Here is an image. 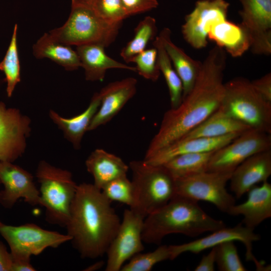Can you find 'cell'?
<instances>
[{"label": "cell", "mask_w": 271, "mask_h": 271, "mask_svg": "<svg viewBox=\"0 0 271 271\" xmlns=\"http://www.w3.org/2000/svg\"><path fill=\"white\" fill-rule=\"evenodd\" d=\"M225 60L222 48L216 46L210 51L192 90L178 107L164 113L144 160L181 139L218 109L224 92Z\"/></svg>", "instance_id": "obj_1"}, {"label": "cell", "mask_w": 271, "mask_h": 271, "mask_svg": "<svg viewBox=\"0 0 271 271\" xmlns=\"http://www.w3.org/2000/svg\"><path fill=\"white\" fill-rule=\"evenodd\" d=\"M110 204L93 184L78 185L65 227L81 257L95 259L106 254L121 222Z\"/></svg>", "instance_id": "obj_2"}, {"label": "cell", "mask_w": 271, "mask_h": 271, "mask_svg": "<svg viewBox=\"0 0 271 271\" xmlns=\"http://www.w3.org/2000/svg\"><path fill=\"white\" fill-rule=\"evenodd\" d=\"M220 220L208 215L194 200L176 195L168 203L146 216L144 221V242L160 244L167 235L198 236L225 227Z\"/></svg>", "instance_id": "obj_3"}, {"label": "cell", "mask_w": 271, "mask_h": 271, "mask_svg": "<svg viewBox=\"0 0 271 271\" xmlns=\"http://www.w3.org/2000/svg\"><path fill=\"white\" fill-rule=\"evenodd\" d=\"M129 168L133 192L129 208L144 218L159 210L175 195V181L163 165L143 160L131 161Z\"/></svg>", "instance_id": "obj_4"}, {"label": "cell", "mask_w": 271, "mask_h": 271, "mask_svg": "<svg viewBox=\"0 0 271 271\" xmlns=\"http://www.w3.org/2000/svg\"><path fill=\"white\" fill-rule=\"evenodd\" d=\"M218 109L250 129L271 134V102L263 99L246 78L237 77L224 83Z\"/></svg>", "instance_id": "obj_5"}, {"label": "cell", "mask_w": 271, "mask_h": 271, "mask_svg": "<svg viewBox=\"0 0 271 271\" xmlns=\"http://www.w3.org/2000/svg\"><path fill=\"white\" fill-rule=\"evenodd\" d=\"M36 177L40 184V205L45 208L46 221L65 227L78 186L71 173L41 160Z\"/></svg>", "instance_id": "obj_6"}, {"label": "cell", "mask_w": 271, "mask_h": 271, "mask_svg": "<svg viewBox=\"0 0 271 271\" xmlns=\"http://www.w3.org/2000/svg\"><path fill=\"white\" fill-rule=\"evenodd\" d=\"M121 24L105 20L91 7L71 6L65 23L49 33L57 41L69 46L97 44L105 48L114 41Z\"/></svg>", "instance_id": "obj_7"}, {"label": "cell", "mask_w": 271, "mask_h": 271, "mask_svg": "<svg viewBox=\"0 0 271 271\" xmlns=\"http://www.w3.org/2000/svg\"><path fill=\"white\" fill-rule=\"evenodd\" d=\"M0 234L10 247L13 260L31 259L47 248H57L71 240L67 234L46 230L34 223L13 226L1 222Z\"/></svg>", "instance_id": "obj_8"}, {"label": "cell", "mask_w": 271, "mask_h": 271, "mask_svg": "<svg viewBox=\"0 0 271 271\" xmlns=\"http://www.w3.org/2000/svg\"><path fill=\"white\" fill-rule=\"evenodd\" d=\"M232 173L207 171L190 177L175 179L176 195L196 201H203L229 213L235 199L226 188Z\"/></svg>", "instance_id": "obj_9"}, {"label": "cell", "mask_w": 271, "mask_h": 271, "mask_svg": "<svg viewBox=\"0 0 271 271\" xmlns=\"http://www.w3.org/2000/svg\"><path fill=\"white\" fill-rule=\"evenodd\" d=\"M271 149V134L249 129L213 152L208 171L232 173L250 156Z\"/></svg>", "instance_id": "obj_10"}, {"label": "cell", "mask_w": 271, "mask_h": 271, "mask_svg": "<svg viewBox=\"0 0 271 271\" xmlns=\"http://www.w3.org/2000/svg\"><path fill=\"white\" fill-rule=\"evenodd\" d=\"M144 219L130 208L124 210L118 231L106 252L105 270H120L125 261L144 250L142 239Z\"/></svg>", "instance_id": "obj_11"}, {"label": "cell", "mask_w": 271, "mask_h": 271, "mask_svg": "<svg viewBox=\"0 0 271 271\" xmlns=\"http://www.w3.org/2000/svg\"><path fill=\"white\" fill-rule=\"evenodd\" d=\"M31 120L14 107L0 101V161L14 162L27 148Z\"/></svg>", "instance_id": "obj_12"}, {"label": "cell", "mask_w": 271, "mask_h": 271, "mask_svg": "<svg viewBox=\"0 0 271 271\" xmlns=\"http://www.w3.org/2000/svg\"><path fill=\"white\" fill-rule=\"evenodd\" d=\"M229 6L225 0L198 1L182 27L184 39L194 48L205 47L209 31L214 25L226 20Z\"/></svg>", "instance_id": "obj_13"}, {"label": "cell", "mask_w": 271, "mask_h": 271, "mask_svg": "<svg viewBox=\"0 0 271 271\" xmlns=\"http://www.w3.org/2000/svg\"><path fill=\"white\" fill-rule=\"evenodd\" d=\"M240 24L247 32L254 53H271V0H240Z\"/></svg>", "instance_id": "obj_14"}, {"label": "cell", "mask_w": 271, "mask_h": 271, "mask_svg": "<svg viewBox=\"0 0 271 271\" xmlns=\"http://www.w3.org/2000/svg\"><path fill=\"white\" fill-rule=\"evenodd\" d=\"M253 229L243 226L242 223L233 227H225L211 232L207 236L194 241L178 245H169L171 260L187 252L199 253L205 249L212 248L226 241H239L242 242L246 249V259L254 262L256 269L262 263L258 261L253 254L252 243L259 240L260 236L255 233Z\"/></svg>", "instance_id": "obj_15"}, {"label": "cell", "mask_w": 271, "mask_h": 271, "mask_svg": "<svg viewBox=\"0 0 271 271\" xmlns=\"http://www.w3.org/2000/svg\"><path fill=\"white\" fill-rule=\"evenodd\" d=\"M8 161H0V204L12 208L21 199L32 206L40 205L39 190L31 173L19 166Z\"/></svg>", "instance_id": "obj_16"}, {"label": "cell", "mask_w": 271, "mask_h": 271, "mask_svg": "<svg viewBox=\"0 0 271 271\" xmlns=\"http://www.w3.org/2000/svg\"><path fill=\"white\" fill-rule=\"evenodd\" d=\"M137 80L127 77L109 83L99 92L100 104L88 127L92 131L109 122L137 92Z\"/></svg>", "instance_id": "obj_17"}, {"label": "cell", "mask_w": 271, "mask_h": 271, "mask_svg": "<svg viewBox=\"0 0 271 271\" xmlns=\"http://www.w3.org/2000/svg\"><path fill=\"white\" fill-rule=\"evenodd\" d=\"M271 175V149L256 153L241 163L232 172L230 190L241 198L258 183L267 181Z\"/></svg>", "instance_id": "obj_18"}, {"label": "cell", "mask_w": 271, "mask_h": 271, "mask_svg": "<svg viewBox=\"0 0 271 271\" xmlns=\"http://www.w3.org/2000/svg\"><path fill=\"white\" fill-rule=\"evenodd\" d=\"M241 133H233L217 138L179 139L144 160L154 165H163L177 156L215 151L227 145Z\"/></svg>", "instance_id": "obj_19"}, {"label": "cell", "mask_w": 271, "mask_h": 271, "mask_svg": "<svg viewBox=\"0 0 271 271\" xmlns=\"http://www.w3.org/2000/svg\"><path fill=\"white\" fill-rule=\"evenodd\" d=\"M246 200L234 205L228 214L243 216L242 223L247 227L254 229L271 217V184L267 181L259 186H254L248 192Z\"/></svg>", "instance_id": "obj_20"}, {"label": "cell", "mask_w": 271, "mask_h": 271, "mask_svg": "<svg viewBox=\"0 0 271 271\" xmlns=\"http://www.w3.org/2000/svg\"><path fill=\"white\" fill-rule=\"evenodd\" d=\"M104 47L97 44L77 46L76 51L87 81H102L110 69H121L136 72L135 67L120 63L108 56Z\"/></svg>", "instance_id": "obj_21"}, {"label": "cell", "mask_w": 271, "mask_h": 271, "mask_svg": "<svg viewBox=\"0 0 271 271\" xmlns=\"http://www.w3.org/2000/svg\"><path fill=\"white\" fill-rule=\"evenodd\" d=\"M85 166L93 177V185L99 190L114 179L126 176L129 169L120 157L101 149L91 152L85 161Z\"/></svg>", "instance_id": "obj_22"}, {"label": "cell", "mask_w": 271, "mask_h": 271, "mask_svg": "<svg viewBox=\"0 0 271 271\" xmlns=\"http://www.w3.org/2000/svg\"><path fill=\"white\" fill-rule=\"evenodd\" d=\"M99 92L92 97L90 102L80 114L71 118L61 116L53 110H50L49 116L57 127L62 131L65 138L68 141L75 149L81 148V143L85 133L100 104Z\"/></svg>", "instance_id": "obj_23"}, {"label": "cell", "mask_w": 271, "mask_h": 271, "mask_svg": "<svg viewBox=\"0 0 271 271\" xmlns=\"http://www.w3.org/2000/svg\"><path fill=\"white\" fill-rule=\"evenodd\" d=\"M170 35V30L168 28H164L159 36L182 81L183 98L193 88L201 69L202 63L194 60L174 44L171 40Z\"/></svg>", "instance_id": "obj_24"}, {"label": "cell", "mask_w": 271, "mask_h": 271, "mask_svg": "<svg viewBox=\"0 0 271 271\" xmlns=\"http://www.w3.org/2000/svg\"><path fill=\"white\" fill-rule=\"evenodd\" d=\"M208 38L234 57L241 56L250 47L246 30L240 25L227 19L214 25L209 31Z\"/></svg>", "instance_id": "obj_25"}, {"label": "cell", "mask_w": 271, "mask_h": 271, "mask_svg": "<svg viewBox=\"0 0 271 271\" xmlns=\"http://www.w3.org/2000/svg\"><path fill=\"white\" fill-rule=\"evenodd\" d=\"M33 50L36 58H49L67 71H74L81 66L76 51L71 46L57 41L49 33L44 34L37 41Z\"/></svg>", "instance_id": "obj_26"}, {"label": "cell", "mask_w": 271, "mask_h": 271, "mask_svg": "<svg viewBox=\"0 0 271 271\" xmlns=\"http://www.w3.org/2000/svg\"><path fill=\"white\" fill-rule=\"evenodd\" d=\"M250 129L217 109L209 117L180 139L217 138L230 133H241Z\"/></svg>", "instance_id": "obj_27"}, {"label": "cell", "mask_w": 271, "mask_h": 271, "mask_svg": "<svg viewBox=\"0 0 271 271\" xmlns=\"http://www.w3.org/2000/svg\"><path fill=\"white\" fill-rule=\"evenodd\" d=\"M214 152L182 154L163 165L174 179L190 177L208 171L209 161Z\"/></svg>", "instance_id": "obj_28"}, {"label": "cell", "mask_w": 271, "mask_h": 271, "mask_svg": "<svg viewBox=\"0 0 271 271\" xmlns=\"http://www.w3.org/2000/svg\"><path fill=\"white\" fill-rule=\"evenodd\" d=\"M158 52L159 68L167 84L171 102V108L178 107L183 99V85L182 81L173 66L160 37L158 36L153 42Z\"/></svg>", "instance_id": "obj_29"}, {"label": "cell", "mask_w": 271, "mask_h": 271, "mask_svg": "<svg viewBox=\"0 0 271 271\" xmlns=\"http://www.w3.org/2000/svg\"><path fill=\"white\" fill-rule=\"evenodd\" d=\"M157 31L156 21L151 16L146 17L137 26L132 39L122 49L120 55L126 63H130L138 54L146 49L148 43L155 37Z\"/></svg>", "instance_id": "obj_30"}, {"label": "cell", "mask_w": 271, "mask_h": 271, "mask_svg": "<svg viewBox=\"0 0 271 271\" xmlns=\"http://www.w3.org/2000/svg\"><path fill=\"white\" fill-rule=\"evenodd\" d=\"M18 25L15 24L11 40L3 60L0 62V70L6 77V91L9 97L13 93L17 84L21 81L20 64L17 46Z\"/></svg>", "instance_id": "obj_31"}, {"label": "cell", "mask_w": 271, "mask_h": 271, "mask_svg": "<svg viewBox=\"0 0 271 271\" xmlns=\"http://www.w3.org/2000/svg\"><path fill=\"white\" fill-rule=\"evenodd\" d=\"M171 260L169 245H161L153 251L134 255L121 267V271H149L157 263Z\"/></svg>", "instance_id": "obj_32"}, {"label": "cell", "mask_w": 271, "mask_h": 271, "mask_svg": "<svg viewBox=\"0 0 271 271\" xmlns=\"http://www.w3.org/2000/svg\"><path fill=\"white\" fill-rule=\"evenodd\" d=\"M215 247V263L221 271H246L234 241L221 243Z\"/></svg>", "instance_id": "obj_33"}, {"label": "cell", "mask_w": 271, "mask_h": 271, "mask_svg": "<svg viewBox=\"0 0 271 271\" xmlns=\"http://www.w3.org/2000/svg\"><path fill=\"white\" fill-rule=\"evenodd\" d=\"M104 196L111 201H116L131 207L133 192L131 180L126 176L118 177L106 184L101 190Z\"/></svg>", "instance_id": "obj_34"}, {"label": "cell", "mask_w": 271, "mask_h": 271, "mask_svg": "<svg viewBox=\"0 0 271 271\" xmlns=\"http://www.w3.org/2000/svg\"><path fill=\"white\" fill-rule=\"evenodd\" d=\"M135 63L136 72L146 79L156 81L161 74L158 60V52L154 47L145 49L131 60Z\"/></svg>", "instance_id": "obj_35"}, {"label": "cell", "mask_w": 271, "mask_h": 271, "mask_svg": "<svg viewBox=\"0 0 271 271\" xmlns=\"http://www.w3.org/2000/svg\"><path fill=\"white\" fill-rule=\"evenodd\" d=\"M92 8L100 17L112 23H122L127 18L121 0H95Z\"/></svg>", "instance_id": "obj_36"}, {"label": "cell", "mask_w": 271, "mask_h": 271, "mask_svg": "<svg viewBox=\"0 0 271 271\" xmlns=\"http://www.w3.org/2000/svg\"><path fill=\"white\" fill-rule=\"evenodd\" d=\"M127 17L156 8L157 0H121Z\"/></svg>", "instance_id": "obj_37"}, {"label": "cell", "mask_w": 271, "mask_h": 271, "mask_svg": "<svg viewBox=\"0 0 271 271\" xmlns=\"http://www.w3.org/2000/svg\"><path fill=\"white\" fill-rule=\"evenodd\" d=\"M256 91L268 102H271V74L268 73L260 78L251 81Z\"/></svg>", "instance_id": "obj_38"}, {"label": "cell", "mask_w": 271, "mask_h": 271, "mask_svg": "<svg viewBox=\"0 0 271 271\" xmlns=\"http://www.w3.org/2000/svg\"><path fill=\"white\" fill-rule=\"evenodd\" d=\"M215 247L207 255H203L198 264L194 268L195 271H214L215 263Z\"/></svg>", "instance_id": "obj_39"}, {"label": "cell", "mask_w": 271, "mask_h": 271, "mask_svg": "<svg viewBox=\"0 0 271 271\" xmlns=\"http://www.w3.org/2000/svg\"><path fill=\"white\" fill-rule=\"evenodd\" d=\"M12 254L0 240V271H12Z\"/></svg>", "instance_id": "obj_40"}, {"label": "cell", "mask_w": 271, "mask_h": 271, "mask_svg": "<svg viewBox=\"0 0 271 271\" xmlns=\"http://www.w3.org/2000/svg\"><path fill=\"white\" fill-rule=\"evenodd\" d=\"M36 269L31 263V259H19L13 260L12 271H35Z\"/></svg>", "instance_id": "obj_41"}, {"label": "cell", "mask_w": 271, "mask_h": 271, "mask_svg": "<svg viewBox=\"0 0 271 271\" xmlns=\"http://www.w3.org/2000/svg\"><path fill=\"white\" fill-rule=\"evenodd\" d=\"M95 0H71V6H84L92 7Z\"/></svg>", "instance_id": "obj_42"}, {"label": "cell", "mask_w": 271, "mask_h": 271, "mask_svg": "<svg viewBox=\"0 0 271 271\" xmlns=\"http://www.w3.org/2000/svg\"><path fill=\"white\" fill-rule=\"evenodd\" d=\"M104 264V262L103 261H99L96 262L94 263L89 265L84 270L86 271H93L100 269Z\"/></svg>", "instance_id": "obj_43"}, {"label": "cell", "mask_w": 271, "mask_h": 271, "mask_svg": "<svg viewBox=\"0 0 271 271\" xmlns=\"http://www.w3.org/2000/svg\"><path fill=\"white\" fill-rule=\"evenodd\" d=\"M2 222L0 221V223H1Z\"/></svg>", "instance_id": "obj_44"}]
</instances>
